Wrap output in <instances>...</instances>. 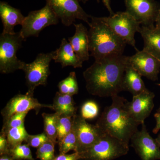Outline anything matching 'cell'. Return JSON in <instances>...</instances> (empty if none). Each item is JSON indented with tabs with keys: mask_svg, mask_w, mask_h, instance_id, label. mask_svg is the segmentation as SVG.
Masks as SVG:
<instances>
[{
	"mask_svg": "<svg viewBox=\"0 0 160 160\" xmlns=\"http://www.w3.org/2000/svg\"><path fill=\"white\" fill-rule=\"evenodd\" d=\"M128 57L116 55L95 60L83 72L87 91L100 97H112L124 91L123 79Z\"/></svg>",
	"mask_w": 160,
	"mask_h": 160,
	"instance_id": "cell-1",
	"label": "cell"
},
{
	"mask_svg": "<svg viewBox=\"0 0 160 160\" xmlns=\"http://www.w3.org/2000/svg\"><path fill=\"white\" fill-rule=\"evenodd\" d=\"M111 105L104 109L95 125L104 134L117 138L129 145L132 137L142 125L128 110V102L118 95L112 97Z\"/></svg>",
	"mask_w": 160,
	"mask_h": 160,
	"instance_id": "cell-2",
	"label": "cell"
},
{
	"mask_svg": "<svg viewBox=\"0 0 160 160\" xmlns=\"http://www.w3.org/2000/svg\"><path fill=\"white\" fill-rule=\"evenodd\" d=\"M88 25L90 55L98 60L106 57L123 55L126 45L109 27L102 17L91 16Z\"/></svg>",
	"mask_w": 160,
	"mask_h": 160,
	"instance_id": "cell-3",
	"label": "cell"
},
{
	"mask_svg": "<svg viewBox=\"0 0 160 160\" xmlns=\"http://www.w3.org/2000/svg\"><path fill=\"white\" fill-rule=\"evenodd\" d=\"M129 151V145L104 134L94 145L79 154L83 160H113L126 155Z\"/></svg>",
	"mask_w": 160,
	"mask_h": 160,
	"instance_id": "cell-4",
	"label": "cell"
},
{
	"mask_svg": "<svg viewBox=\"0 0 160 160\" xmlns=\"http://www.w3.org/2000/svg\"><path fill=\"white\" fill-rule=\"evenodd\" d=\"M25 40L19 32L12 34L2 32L0 36V72L8 74L22 70L25 62L19 60L17 52Z\"/></svg>",
	"mask_w": 160,
	"mask_h": 160,
	"instance_id": "cell-5",
	"label": "cell"
},
{
	"mask_svg": "<svg viewBox=\"0 0 160 160\" xmlns=\"http://www.w3.org/2000/svg\"><path fill=\"white\" fill-rule=\"evenodd\" d=\"M56 53L55 50L49 53H39L32 62L24 63L22 70L25 72L28 92L34 93L38 86H46L50 74V62L54 59Z\"/></svg>",
	"mask_w": 160,
	"mask_h": 160,
	"instance_id": "cell-6",
	"label": "cell"
},
{
	"mask_svg": "<svg viewBox=\"0 0 160 160\" xmlns=\"http://www.w3.org/2000/svg\"><path fill=\"white\" fill-rule=\"evenodd\" d=\"M58 20L50 6L46 4L42 9L31 11L25 17L20 34L25 41L29 37H38L46 27L58 24Z\"/></svg>",
	"mask_w": 160,
	"mask_h": 160,
	"instance_id": "cell-7",
	"label": "cell"
},
{
	"mask_svg": "<svg viewBox=\"0 0 160 160\" xmlns=\"http://www.w3.org/2000/svg\"><path fill=\"white\" fill-rule=\"evenodd\" d=\"M105 22L116 34L125 41L126 44L134 47L135 46V34L139 32L141 27L140 23L127 12H118L108 17H102Z\"/></svg>",
	"mask_w": 160,
	"mask_h": 160,
	"instance_id": "cell-8",
	"label": "cell"
},
{
	"mask_svg": "<svg viewBox=\"0 0 160 160\" xmlns=\"http://www.w3.org/2000/svg\"><path fill=\"white\" fill-rule=\"evenodd\" d=\"M63 25L69 26L76 20H81L89 24L91 16L80 6V0H46Z\"/></svg>",
	"mask_w": 160,
	"mask_h": 160,
	"instance_id": "cell-9",
	"label": "cell"
},
{
	"mask_svg": "<svg viewBox=\"0 0 160 160\" xmlns=\"http://www.w3.org/2000/svg\"><path fill=\"white\" fill-rule=\"evenodd\" d=\"M125 2L126 12L142 26H154L160 9L155 0H125Z\"/></svg>",
	"mask_w": 160,
	"mask_h": 160,
	"instance_id": "cell-10",
	"label": "cell"
},
{
	"mask_svg": "<svg viewBox=\"0 0 160 160\" xmlns=\"http://www.w3.org/2000/svg\"><path fill=\"white\" fill-rule=\"evenodd\" d=\"M33 94L27 91L25 94L17 95L9 100L1 111L3 121L13 115L28 112L31 110H35L36 114H38L42 108H48L53 110L52 105L41 104L34 97Z\"/></svg>",
	"mask_w": 160,
	"mask_h": 160,
	"instance_id": "cell-11",
	"label": "cell"
},
{
	"mask_svg": "<svg viewBox=\"0 0 160 160\" xmlns=\"http://www.w3.org/2000/svg\"><path fill=\"white\" fill-rule=\"evenodd\" d=\"M73 120V128L77 140L76 152L80 154L94 145L104 133L96 125L87 122L81 115H76Z\"/></svg>",
	"mask_w": 160,
	"mask_h": 160,
	"instance_id": "cell-12",
	"label": "cell"
},
{
	"mask_svg": "<svg viewBox=\"0 0 160 160\" xmlns=\"http://www.w3.org/2000/svg\"><path fill=\"white\" fill-rule=\"evenodd\" d=\"M142 126V129L132 137V146L142 160H160V146L158 143L149 134L145 123Z\"/></svg>",
	"mask_w": 160,
	"mask_h": 160,
	"instance_id": "cell-13",
	"label": "cell"
},
{
	"mask_svg": "<svg viewBox=\"0 0 160 160\" xmlns=\"http://www.w3.org/2000/svg\"><path fill=\"white\" fill-rule=\"evenodd\" d=\"M129 65L137 71L142 76L155 81L158 79L160 69V61L147 52L137 51L136 54L128 57Z\"/></svg>",
	"mask_w": 160,
	"mask_h": 160,
	"instance_id": "cell-14",
	"label": "cell"
},
{
	"mask_svg": "<svg viewBox=\"0 0 160 160\" xmlns=\"http://www.w3.org/2000/svg\"><path fill=\"white\" fill-rule=\"evenodd\" d=\"M153 92L147 91L137 95L133 96L132 101L128 102V110L132 117L142 124L150 115L154 108Z\"/></svg>",
	"mask_w": 160,
	"mask_h": 160,
	"instance_id": "cell-15",
	"label": "cell"
},
{
	"mask_svg": "<svg viewBox=\"0 0 160 160\" xmlns=\"http://www.w3.org/2000/svg\"><path fill=\"white\" fill-rule=\"evenodd\" d=\"M73 25L75 32L73 36L69 38L68 41L82 62L88 61L90 55L88 30L82 23Z\"/></svg>",
	"mask_w": 160,
	"mask_h": 160,
	"instance_id": "cell-16",
	"label": "cell"
},
{
	"mask_svg": "<svg viewBox=\"0 0 160 160\" xmlns=\"http://www.w3.org/2000/svg\"><path fill=\"white\" fill-rule=\"evenodd\" d=\"M0 17L3 26L2 32L9 34L14 33V27L22 26L25 18L19 9L4 2H0Z\"/></svg>",
	"mask_w": 160,
	"mask_h": 160,
	"instance_id": "cell-17",
	"label": "cell"
},
{
	"mask_svg": "<svg viewBox=\"0 0 160 160\" xmlns=\"http://www.w3.org/2000/svg\"><path fill=\"white\" fill-rule=\"evenodd\" d=\"M139 32L144 40L143 50L160 61V28L142 26Z\"/></svg>",
	"mask_w": 160,
	"mask_h": 160,
	"instance_id": "cell-18",
	"label": "cell"
},
{
	"mask_svg": "<svg viewBox=\"0 0 160 160\" xmlns=\"http://www.w3.org/2000/svg\"><path fill=\"white\" fill-rule=\"evenodd\" d=\"M55 62L59 63L62 67L72 66L74 68H82L83 62L74 52L71 45L66 38H63L59 48L56 50Z\"/></svg>",
	"mask_w": 160,
	"mask_h": 160,
	"instance_id": "cell-19",
	"label": "cell"
},
{
	"mask_svg": "<svg viewBox=\"0 0 160 160\" xmlns=\"http://www.w3.org/2000/svg\"><path fill=\"white\" fill-rule=\"evenodd\" d=\"M142 77L128 63L123 79L124 91H129L133 96L137 95L147 91L148 89L146 88Z\"/></svg>",
	"mask_w": 160,
	"mask_h": 160,
	"instance_id": "cell-20",
	"label": "cell"
},
{
	"mask_svg": "<svg viewBox=\"0 0 160 160\" xmlns=\"http://www.w3.org/2000/svg\"><path fill=\"white\" fill-rule=\"evenodd\" d=\"M75 105L72 96L62 94L57 92L52 105L53 110L59 115H64L73 117L77 114L78 109Z\"/></svg>",
	"mask_w": 160,
	"mask_h": 160,
	"instance_id": "cell-21",
	"label": "cell"
},
{
	"mask_svg": "<svg viewBox=\"0 0 160 160\" xmlns=\"http://www.w3.org/2000/svg\"><path fill=\"white\" fill-rule=\"evenodd\" d=\"M1 131L6 135L10 150L15 146L22 144L23 142H25L29 135L26 130L25 126L6 130L2 129Z\"/></svg>",
	"mask_w": 160,
	"mask_h": 160,
	"instance_id": "cell-22",
	"label": "cell"
},
{
	"mask_svg": "<svg viewBox=\"0 0 160 160\" xmlns=\"http://www.w3.org/2000/svg\"><path fill=\"white\" fill-rule=\"evenodd\" d=\"M59 115L57 112L54 113H43L44 120V132L50 141L56 144L57 140V120Z\"/></svg>",
	"mask_w": 160,
	"mask_h": 160,
	"instance_id": "cell-23",
	"label": "cell"
},
{
	"mask_svg": "<svg viewBox=\"0 0 160 160\" xmlns=\"http://www.w3.org/2000/svg\"><path fill=\"white\" fill-rule=\"evenodd\" d=\"M58 87L59 92L62 94L71 96L78 94L79 88L75 72H70L68 77L59 83Z\"/></svg>",
	"mask_w": 160,
	"mask_h": 160,
	"instance_id": "cell-24",
	"label": "cell"
},
{
	"mask_svg": "<svg viewBox=\"0 0 160 160\" xmlns=\"http://www.w3.org/2000/svg\"><path fill=\"white\" fill-rule=\"evenodd\" d=\"M60 153L66 154L69 152L73 150L76 152L77 140L73 126L72 129L62 140L58 142Z\"/></svg>",
	"mask_w": 160,
	"mask_h": 160,
	"instance_id": "cell-25",
	"label": "cell"
},
{
	"mask_svg": "<svg viewBox=\"0 0 160 160\" xmlns=\"http://www.w3.org/2000/svg\"><path fill=\"white\" fill-rule=\"evenodd\" d=\"M73 118L64 115H59L57 120L58 142L71 131L73 126Z\"/></svg>",
	"mask_w": 160,
	"mask_h": 160,
	"instance_id": "cell-26",
	"label": "cell"
},
{
	"mask_svg": "<svg viewBox=\"0 0 160 160\" xmlns=\"http://www.w3.org/2000/svg\"><path fill=\"white\" fill-rule=\"evenodd\" d=\"M12 160H35L30 146L27 144H20L10 150Z\"/></svg>",
	"mask_w": 160,
	"mask_h": 160,
	"instance_id": "cell-27",
	"label": "cell"
},
{
	"mask_svg": "<svg viewBox=\"0 0 160 160\" xmlns=\"http://www.w3.org/2000/svg\"><path fill=\"white\" fill-rule=\"evenodd\" d=\"M55 145L50 140L44 143L37 148V158L40 160H53L55 157L54 155Z\"/></svg>",
	"mask_w": 160,
	"mask_h": 160,
	"instance_id": "cell-28",
	"label": "cell"
},
{
	"mask_svg": "<svg viewBox=\"0 0 160 160\" xmlns=\"http://www.w3.org/2000/svg\"><path fill=\"white\" fill-rule=\"evenodd\" d=\"M28 112L18 113L11 116L6 120L3 121L2 129L6 130L10 128H16L24 126L25 119Z\"/></svg>",
	"mask_w": 160,
	"mask_h": 160,
	"instance_id": "cell-29",
	"label": "cell"
},
{
	"mask_svg": "<svg viewBox=\"0 0 160 160\" xmlns=\"http://www.w3.org/2000/svg\"><path fill=\"white\" fill-rule=\"evenodd\" d=\"M99 113L97 104L92 101H88L83 104L81 109V116L85 119H91L96 117Z\"/></svg>",
	"mask_w": 160,
	"mask_h": 160,
	"instance_id": "cell-30",
	"label": "cell"
},
{
	"mask_svg": "<svg viewBox=\"0 0 160 160\" xmlns=\"http://www.w3.org/2000/svg\"><path fill=\"white\" fill-rule=\"evenodd\" d=\"M49 140L45 132L37 135H29L25 142L30 147L38 148Z\"/></svg>",
	"mask_w": 160,
	"mask_h": 160,
	"instance_id": "cell-31",
	"label": "cell"
},
{
	"mask_svg": "<svg viewBox=\"0 0 160 160\" xmlns=\"http://www.w3.org/2000/svg\"><path fill=\"white\" fill-rule=\"evenodd\" d=\"M10 154V148L6 135L2 132L0 133V155Z\"/></svg>",
	"mask_w": 160,
	"mask_h": 160,
	"instance_id": "cell-32",
	"label": "cell"
},
{
	"mask_svg": "<svg viewBox=\"0 0 160 160\" xmlns=\"http://www.w3.org/2000/svg\"><path fill=\"white\" fill-rule=\"evenodd\" d=\"M81 160L79 153L74 152L72 154H67L59 153L53 160Z\"/></svg>",
	"mask_w": 160,
	"mask_h": 160,
	"instance_id": "cell-33",
	"label": "cell"
},
{
	"mask_svg": "<svg viewBox=\"0 0 160 160\" xmlns=\"http://www.w3.org/2000/svg\"><path fill=\"white\" fill-rule=\"evenodd\" d=\"M154 117L156 121V125L152 130V132L154 134H157L160 130V113L157 112Z\"/></svg>",
	"mask_w": 160,
	"mask_h": 160,
	"instance_id": "cell-34",
	"label": "cell"
},
{
	"mask_svg": "<svg viewBox=\"0 0 160 160\" xmlns=\"http://www.w3.org/2000/svg\"><path fill=\"white\" fill-rule=\"evenodd\" d=\"M88 1V0H85V1H83V2H86ZM97 1L98 2H99V0H97ZM102 2L104 6H106V8L109 11V13H110V16L114 14V13L112 9L111 6H110V0H102Z\"/></svg>",
	"mask_w": 160,
	"mask_h": 160,
	"instance_id": "cell-35",
	"label": "cell"
},
{
	"mask_svg": "<svg viewBox=\"0 0 160 160\" xmlns=\"http://www.w3.org/2000/svg\"><path fill=\"white\" fill-rule=\"evenodd\" d=\"M0 160H12L11 155L9 154H6L1 155Z\"/></svg>",
	"mask_w": 160,
	"mask_h": 160,
	"instance_id": "cell-36",
	"label": "cell"
},
{
	"mask_svg": "<svg viewBox=\"0 0 160 160\" xmlns=\"http://www.w3.org/2000/svg\"><path fill=\"white\" fill-rule=\"evenodd\" d=\"M156 27L160 28V8L159 9L158 12L157 17L155 21Z\"/></svg>",
	"mask_w": 160,
	"mask_h": 160,
	"instance_id": "cell-37",
	"label": "cell"
},
{
	"mask_svg": "<svg viewBox=\"0 0 160 160\" xmlns=\"http://www.w3.org/2000/svg\"><path fill=\"white\" fill-rule=\"evenodd\" d=\"M156 139L159 145L160 146V132L159 134H158V135L157 138H156Z\"/></svg>",
	"mask_w": 160,
	"mask_h": 160,
	"instance_id": "cell-38",
	"label": "cell"
},
{
	"mask_svg": "<svg viewBox=\"0 0 160 160\" xmlns=\"http://www.w3.org/2000/svg\"><path fill=\"white\" fill-rule=\"evenodd\" d=\"M157 112H158V113H160V106L159 108V109H158L157 110Z\"/></svg>",
	"mask_w": 160,
	"mask_h": 160,
	"instance_id": "cell-39",
	"label": "cell"
},
{
	"mask_svg": "<svg viewBox=\"0 0 160 160\" xmlns=\"http://www.w3.org/2000/svg\"><path fill=\"white\" fill-rule=\"evenodd\" d=\"M158 85L159 86H160V84H158Z\"/></svg>",
	"mask_w": 160,
	"mask_h": 160,
	"instance_id": "cell-40",
	"label": "cell"
}]
</instances>
